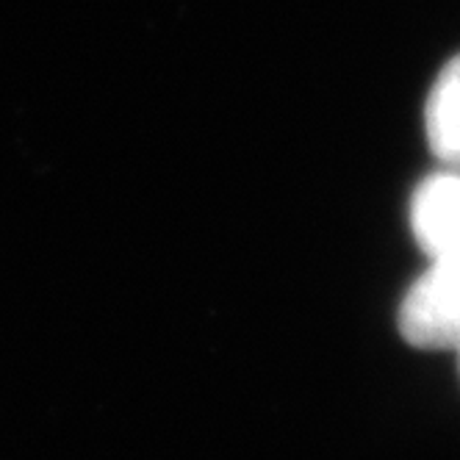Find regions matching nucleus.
<instances>
[{"instance_id": "obj_1", "label": "nucleus", "mask_w": 460, "mask_h": 460, "mask_svg": "<svg viewBox=\"0 0 460 460\" xmlns=\"http://www.w3.org/2000/svg\"><path fill=\"white\" fill-rule=\"evenodd\" d=\"M400 333L419 349H460V255L430 261L400 305Z\"/></svg>"}, {"instance_id": "obj_2", "label": "nucleus", "mask_w": 460, "mask_h": 460, "mask_svg": "<svg viewBox=\"0 0 460 460\" xmlns=\"http://www.w3.org/2000/svg\"><path fill=\"white\" fill-rule=\"evenodd\" d=\"M411 230L430 261L460 255V172H438L416 186Z\"/></svg>"}, {"instance_id": "obj_3", "label": "nucleus", "mask_w": 460, "mask_h": 460, "mask_svg": "<svg viewBox=\"0 0 460 460\" xmlns=\"http://www.w3.org/2000/svg\"><path fill=\"white\" fill-rule=\"evenodd\" d=\"M427 145L433 153L460 167V53L438 73L424 109Z\"/></svg>"}, {"instance_id": "obj_4", "label": "nucleus", "mask_w": 460, "mask_h": 460, "mask_svg": "<svg viewBox=\"0 0 460 460\" xmlns=\"http://www.w3.org/2000/svg\"><path fill=\"white\" fill-rule=\"evenodd\" d=\"M457 358H460V349H457Z\"/></svg>"}]
</instances>
